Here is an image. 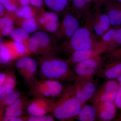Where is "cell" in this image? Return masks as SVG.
I'll return each mask as SVG.
<instances>
[{"instance_id":"cell-13","label":"cell","mask_w":121,"mask_h":121,"mask_svg":"<svg viewBox=\"0 0 121 121\" xmlns=\"http://www.w3.org/2000/svg\"><path fill=\"white\" fill-rule=\"evenodd\" d=\"M102 11L108 16L112 26H121V3L115 0L105 1L101 7Z\"/></svg>"},{"instance_id":"cell-44","label":"cell","mask_w":121,"mask_h":121,"mask_svg":"<svg viewBox=\"0 0 121 121\" xmlns=\"http://www.w3.org/2000/svg\"><path fill=\"white\" fill-rule=\"evenodd\" d=\"M109 0H105V2L106 1H109Z\"/></svg>"},{"instance_id":"cell-5","label":"cell","mask_w":121,"mask_h":121,"mask_svg":"<svg viewBox=\"0 0 121 121\" xmlns=\"http://www.w3.org/2000/svg\"><path fill=\"white\" fill-rule=\"evenodd\" d=\"M104 63L101 55L77 63L73 66L74 73L76 77L84 79L94 78L98 74Z\"/></svg>"},{"instance_id":"cell-8","label":"cell","mask_w":121,"mask_h":121,"mask_svg":"<svg viewBox=\"0 0 121 121\" xmlns=\"http://www.w3.org/2000/svg\"><path fill=\"white\" fill-rule=\"evenodd\" d=\"M55 101L52 99L43 97H33L29 100L26 108V114L33 116H43L52 112Z\"/></svg>"},{"instance_id":"cell-31","label":"cell","mask_w":121,"mask_h":121,"mask_svg":"<svg viewBox=\"0 0 121 121\" xmlns=\"http://www.w3.org/2000/svg\"><path fill=\"white\" fill-rule=\"evenodd\" d=\"M44 2V0H30V4L37 8H40L43 7Z\"/></svg>"},{"instance_id":"cell-7","label":"cell","mask_w":121,"mask_h":121,"mask_svg":"<svg viewBox=\"0 0 121 121\" xmlns=\"http://www.w3.org/2000/svg\"><path fill=\"white\" fill-rule=\"evenodd\" d=\"M73 83L72 86L75 95L83 105L90 101L97 90L94 78L76 77Z\"/></svg>"},{"instance_id":"cell-32","label":"cell","mask_w":121,"mask_h":121,"mask_svg":"<svg viewBox=\"0 0 121 121\" xmlns=\"http://www.w3.org/2000/svg\"><path fill=\"white\" fill-rule=\"evenodd\" d=\"M4 7L7 11L13 12H16L18 9L17 5L13 2L5 5Z\"/></svg>"},{"instance_id":"cell-22","label":"cell","mask_w":121,"mask_h":121,"mask_svg":"<svg viewBox=\"0 0 121 121\" xmlns=\"http://www.w3.org/2000/svg\"><path fill=\"white\" fill-rule=\"evenodd\" d=\"M21 28L29 34L33 33L38 29V24L35 17L30 19H23L21 23Z\"/></svg>"},{"instance_id":"cell-23","label":"cell","mask_w":121,"mask_h":121,"mask_svg":"<svg viewBox=\"0 0 121 121\" xmlns=\"http://www.w3.org/2000/svg\"><path fill=\"white\" fill-rule=\"evenodd\" d=\"M29 34L22 28L15 29L10 34L11 38L13 41H27L29 38Z\"/></svg>"},{"instance_id":"cell-34","label":"cell","mask_w":121,"mask_h":121,"mask_svg":"<svg viewBox=\"0 0 121 121\" xmlns=\"http://www.w3.org/2000/svg\"><path fill=\"white\" fill-rule=\"evenodd\" d=\"M105 0H93V11L96 9L101 8Z\"/></svg>"},{"instance_id":"cell-4","label":"cell","mask_w":121,"mask_h":121,"mask_svg":"<svg viewBox=\"0 0 121 121\" xmlns=\"http://www.w3.org/2000/svg\"><path fill=\"white\" fill-rule=\"evenodd\" d=\"M57 80L37 79L29 86V94L32 97H40L52 99L59 98L66 87Z\"/></svg>"},{"instance_id":"cell-9","label":"cell","mask_w":121,"mask_h":121,"mask_svg":"<svg viewBox=\"0 0 121 121\" xmlns=\"http://www.w3.org/2000/svg\"><path fill=\"white\" fill-rule=\"evenodd\" d=\"M31 36L35 39L39 45L41 56H57L60 52L55 39H52L46 32L36 31L33 33Z\"/></svg>"},{"instance_id":"cell-37","label":"cell","mask_w":121,"mask_h":121,"mask_svg":"<svg viewBox=\"0 0 121 121\" xmlns=\"http://www.w3.org/2000/svg\"><path fill=\"white\" fill-rule=\"evenodd\" d=\"M13 0H0V4L4 7L5 5L13 2Z\"/></svg>"},{"instance_id":"cell-14","label":"cell","mask_w":121,"mask_h":121,"mask_svg":"<svg viewBox=\"0 0 121 121\" xmlns=\"http://www.w3.org/2000/svg\"><path fill=\"white\" fill-rule=\"evenodd\" d=\"M29 99L26 96L21 95L13 103L5 108L3 117H21L26 116V106Z\"/></svg>"},{"instance_id":"cell-2","label":"cell","mask_w":121,"mask_h":121,"mask_svg":"<svg viewBox=\"0 0 121 121\" xmlns=\"http://www.w3.org/2000/svg\"><path fill=\"white\" fill-rule=\"evenodd\" d=\"M83 106L75 97L72 86H68L55 102L51 113L59 121H70L75 119Z\"/></svg>"},{"instance_id":"cell-10","label":"cell","mask_w":121,"mask_h":121,"mask_svg":"<svg viewBox=\"0 0 121 121\" xmlns=\"http://www.w3.org/2000/svg\"><path fill=\"white\" fill-rule=\"evenodd\" d=\"M118 87L117 82L108 80L97 89L90 101L93 104L100 102H114Z\"/></svg>"},{"instance_id":"cell-25","label":"cell","mask_w":121,"mask_h":121,"mask_svg":"<svg viewBox=\"0 0 121 121\" xmlns=\"http://www.w3.org/2000/svg\"><path fill=\"white\" fill-rule=\"evenodd\" d=\"M117 27L112 26L109 29L100 37L101 42L105 45L106 48H107L109 45L113 41L115 35Z\"/></svg>"},{"instance_id":"cell-16","label":"cell","mask_w":121,"mask_h":121,"mask_svg":"<svg viewBox=\"0 0 121 121\" xmlns=\"http://www.w3.org/2000/svg\"><path fill=\"white\" fill-rule=\"evenodd\" d=\"M38 65L37 61L29 57L27 62L19 74L28 86L37 79Z\"/></svg>"},{"instance_id":"cell-30","label":"cell","mask_w":121,"mask_h":121,"mask_svg":"<svg viewBox=\"0 0 121 121\" xmlns=\"http://www.w3.org/2000/svg\"><path fill=\"white\" fill-rule=\"evenodd\" d=\"M14 29V27L13 25L7 26L1 29V33L3 35L6 36L10 35L11 33Z\"/></svg>"},{"instance_id":"cell-18","label":"cell","mask_w":121,"mask_h":121,"mask_svg":"<svg viewBox=\"0 0 121 121\" xmlns=\"http://www.w3.org/2000/svg\"><path fill=\"white\" fill-rule=\"evenodd\" d=\"M98 75L107 80H114L121 75V62L103 64Z\"/></svg>"},{"instance_id":"cell-3","label":"cell","mask_w":121,"mask_h":121,"mask_svg":"<svg viewBox=\"0 0 121 121\" xmlns=\"http://www.w3.org/2000/svg\"><path fill=\"white\" fill-rule=\"evenodd\" d=\"M100 40L93 30L84 24L59 47L60 52L69 56L75 52L89 49Z\"/></svg>"},{"instance_id":"cell-20","label":"cell","mask_w":121,"mask_h":121,"mask_svg":"<svg viewBox=\"0 0 121 121\" xmlns=\"http://www.w3.org/2000/svg\"><path fill=\"white\" fill-rule=\"evenodd\" d=\"M46 6L52 12L59 14L66 13L70 10L68 0H44Z\"/></svg>"},{"instance_id":"cell-41","label":"cell","mask_w":121,"mask_h":121,"mask_svg":"<svg viewBox=\"0 0 121 121\" xmlns=\"http://www.w3.org/2000/svg\"><path fill=\"white\" fill-rule=\"evenodd\" d=\"M4 45V44L3 41H0V50L3 47Z\"/></svg>"},{"instance_id":"cell-6","label":"cell","mask_w":121,"mask_h":121,"mask_svg":"<svg viewBox=\"0 0 121 121\" xmlns=\"http://www.w3.org/2000/svg\"><path fill=\"white\" fill-rule=\"evenodd\" d=\"M84 22L99 39L112 27L109 17L102 12L101 8L93 10Z\"/></svg>"},{"instance_id":"cell-36","label":"cell","mask_w":121,"mask_h":121,"mask_svg":"<svg viewBox=\"0 0 121 121\" xmlns=\"http://www.w3.org/2000/svg\"><path fill=\"white\" fill-rule=\"evenodd\" d=\"M18 4L21 6L29 5L30 4V0H17Z\"/></svg>"},{"instance_id":"cell-11","label":"cell","mask_w":121,"mask_h":121,"mask_svg":"<svg viewBox=\"0 0 121 121\" xmlns=\"http://www.w3.org/2000/svg\"><path fill=\"white\" fill-rule=\"evenodd\" d=\"M82 20L70 10L68 11L60 23L58 37L66 40L69 39L80 28Z\"/></svg>"},{"instance_id":"cell-24","label":"cell","mask_w":121,"mask_h":121,"mask_svg":"<svg viewBox=\"0 0 121 121\" xmlns=\"http://www.w3.org/2000/svg\"><path fill=\"white\" fill-rule=\"evenodd\" d=\"M32 8L29 5L21 6L15 12L17 17L23 19H28L34 17V13Z\"/></svg>"},{"instance_id":"cell-43","label":"cell","mask_w":121,"mask_h":121,"mask_svg":"<svg viewBox=\"0 0 121 121\" xmlns=\"http://www.w3.org/2000/svg\"><path fill=\"white\" fill-rule=\"evenodd\" d=\"M115 0L117 1L118 2H121V0Z\"/></svg>"},{"instance_id":"cell-42","label":"cell","mask_w":121,"mask_h":121,"mask_svg":"<svg viewBox=\"0 0 121 121\" xmlns=\"http://www.w3.org/2000/svg\"><path fill=\"white\" fill-rule=\"evenodd\" d=\"M72 0H68V1H69V4H70V5L71 4V2L72 1Z\"/></svg>"},{"instance_id":"cell-15","label":"cell","mask_w":121,"mask_h":121,"mask_svg":"<svg viewBox=\"0 0 121 121\" xmlns=\"http://www.w3.org/2000/svg\"><path fill=\"white\" fill-rule=\"evenodd\" d=\"M93 0H72L70 10L85 22L93 11Z\"/></svg>"},{"instance_id":"cell-40","label":"cell","mask_w":121,"mask_h":121,"mask_svg":"<svg viewBox=\"0 0 121 121\" xmlns=\"http://www.w3.org/2000/svg\"><path fill=\"white\" fill-rule=\"evenodd\" d=\"M117 83L119 84V86H121V75L119 76L117 78Z\"/></svg>"},{"instance_id":"cell-33","label":"cell","mask_w":121,"mask_h":121,"mask_svg":"<svg viewBox=\"0 0 121 121\" xmlns=\"http://www.w3.org/2000/svg\"><path fill=\"white\" fill-rule=\"evenodd\" d=\"M2 121H26V116L21 117H4L1 118Z\"/></svg>"},{"instance_id":"cell-1","label":"cell","mask_w":121,"mask_h":121,"mask_svg":"<svg viewBox=\"0 0 121 121\" xmlns=\"http://www.w3.org/2000/svg\"><path fill=\"white\" fill-rule=\"evenodd\" d=\"M37 61L41 79L73 82L76 78L67 59L54 56H40Z\"/></svg>"},{"instance_id":"cell-21","label":"cell","mask_w":121,"mask_h":121,"mask_svg":"<svg viewBox=\"0 0 121 121\" xmlns=\"http://www.w3.org/2000/svg\"><path fill=\"white\" fill-rule=\"evenodd\" d=\"M22 95V93L19 91L15 89L7 95L0 102V115H1L5 108L13 103Z\"/></svg>"},{"instance_id":"cell-27","label":"cell","mask_w":121,"mask_h":121,"mask_svg":"<svg viewBox=\"0 0 121 121\" xmlns=\"http://www.w3.org/2000/svg\"><path fill=\"white\" fill-rule=\"evenodd\" d=\"M55 118L51 113L40 116H26V121H54Z\"/></svg>"},{"instance_id":"cell-19","label":"cell","mask_w":121,"mask_h":121,"mask_svg":"<svg viewBox=\"0 0 121 121\" xmlns=\"http://www.w3.org/2000/svg\"><path fill=\"white\" fill-rule=\"evenodd\" d=\"M75 119L80 121H98L97 109L94 105H86L82 106Z\"/></svg>"},{"instance_id":"cell-28","label":"cell","mask_w":121,"mask_h":121,"mask_svg":"<svg viewBox=\"0 0 121 121\" xmlns=\"http://www.w3.org/2000/svg\"><path fill=\"white\" fill-rule=\"evenodd\" d=\"M13 21L9 17H4L0 18V29L7 26L13 25Z\"/></svg>"},{"instance_id":"cell-26","label":"cell","mask_w":121,"mask_h":121,"mask_svg":"<svg viewBox=\"0 0 121 121\" xmlns=\"http://www.w3.org/2000/svg\"><path fill=\"white\" fill-rule=\"evenodd\" d=\"M121 45V26L117 27L113 39L110 44L107 47L106 52L114 50L117 47Z\"/></svg>"},{"instance_id":"cell-17","label":"cell","mask_w":121,"mask_h":121,"mask_svg":"<svg viewBox=\"0 0 121 121\" xmlns=\"http://www.w3.org/2000/svg\"><path fill=\"white\" fill-rule=\"evenodd\" d=\"M93 105L97 109L98 121H109L114 118L116 115V106L114 102H100Z\"/></svg>"},{"instance_id":"cell-12","label":"cell","mask_w":121,"mask_h":121,"mask_svg":"<svg viewBox=\"0 0 121 121\" xmlns=\"http://www.w3.org/2000/svg\"><path fill=\"white\" fill-rule=\"evenodd\" d=\"M106 51L105 45L100 40L89 49L73 52L69 56L67 60L71 66H73L77 63L101 55Z\"/></svg>"},{"instance_id":"cell-38","label":"cell","mask_w":121,"mask_h":121,"mask_svg":"<svg viewBox=\"0 0 121 121\" xmlns=\"http://www.w3.org/2000/svg\"><path fill=\"white\" fill-rule=\"evenodd\" d=\"M10 62L6 61V60H5L2 58L1 54L0 52V65H7V64H8Z\"/></svg>"},{"instance_id":"cell-29","label":"cell","mask_w":121,"mask_h":121,"mask_svg":"<svg viewBox=\"0 0 121 121\" xmlns=\"http://www.w3.org/2000/svg\"><path fill=\"white\" fill-rule=\"evenodd\" d=\"M114 102L116 107L121 109V86H119L117 90Z\"/></svg>"},{"instance_id":"cell-35","label":"cell","mask_w":121,"mask_h":121,"mask_svg":"<svg viewBox=\"0 0 121 121\" xmlns=\"http://www.w3.org/2000/svg\"><path fill=\"white\" fill-rule=\"evenodd\" d=\"M8 73L5 72L0 73V86H1L4 82L6 80Z\"/></svg>"},{"instance_id":"cell-39","label":"cell","mask_w":121,"mask_h":121,"mask_svg":"<svg viewBox=\"0 0 121 121\" xmlns=\"http://www.w3.org/2000/svg\"><path fill=\"white\" fill-rule=\"evenodd\" d=\"M4 7L2 5L0 4V15L4 12Z\"/></svg>"}]
</instances>
